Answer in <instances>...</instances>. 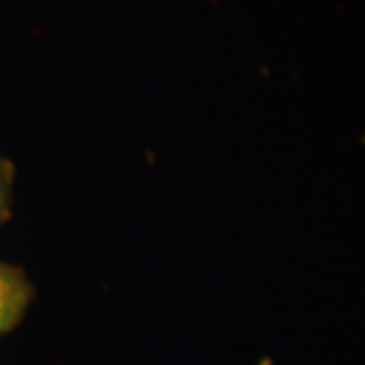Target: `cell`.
Returning a JSON list of instances; mask_svg holds the SVG:
<instances>
[{
	"mask_svg": "<svg viewBox=\"0 0 365 365\" xmlns=\"http://www.w3.org/2000/svg\"><path fill=\"white\" fill-rule=\"evenodd\" d=\"M33 294L35 288L21 268L0 262V335L19 325Z\"/></svg>",
	"mask_w": 365,
	"mask_h": 365,
	"instance_id": "1",
	"label": "cell"
},
{
	"mask_svg": "<svg viewBox=\"0 0 365 365\" xmlns=\"http://www.w3.org/2000/svg\"><path fill=\"white\" fill-rule=\"evenodd\" d=\"M14 189V167L9 158L0 157V227L11 215Z\"/></svg>",
	"mask_w": 365,
	"mask_h": 365,
	"instance_id": "2",
	"label": "cell"
}]
</instances>
